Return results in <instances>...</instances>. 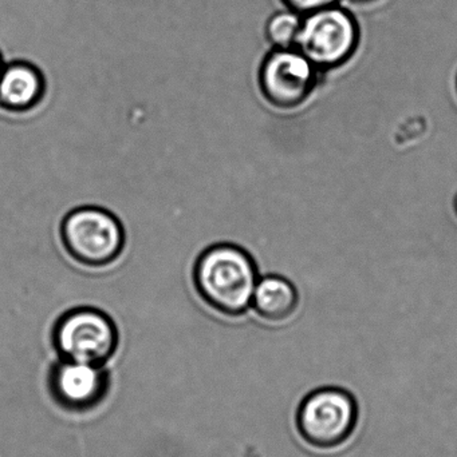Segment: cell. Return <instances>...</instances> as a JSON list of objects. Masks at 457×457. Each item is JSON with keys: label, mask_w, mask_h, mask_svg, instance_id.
<instances>
[{"label": "cell", "mask_w": 457, "mask_h": 457, "mask_svg": "<svg viewBox=\"0 0 457 457\" xmlns=\"http://www.w3.org/2000/svg\"><path fill=\"white\" fill-rule=\"evenodd\" d=\"M258 281L259 273L252 255L230 242L207 247L193 266V285L199 297L228 319H239L251 309Z\"/></svg>", "instance_id": "1"}, {"label": "cell", "mask_w": 457, "mask_h": 457, "mask_svg": "<svg viewBox=\"0 0 457 457\" xmlns=\"http://www.w3.org/2000/svg\"><path fill=\"white\" fill-rule=\"evenodd\" d=\"M294 423L306 447L316 453H337L351 442L359 429V402L348 389L321 386L300 400Z\"/></svg>", "instance_id": "2"}, {"label": "cell", "mask_w": 457, "mask_h": 457, "mask_svg": "<svg viewBox=\"0 0 457 457\" xmlns=\"http://www.w3.org/2000/svg\"><path fill=\"white\" fill-rule=\"evenodd\" d=\"M62 246L70 258L88 269L114 265L126 247L125 228L104 208L80 206L72 209L59 227Z\"/></svg>", "instance_id": "3"}, {"label": "cell", "mask_w": 457, "mask_h": 457, "mask_svg": "<svg viewBox=\"0 0 457 457\" xmlns=\"http://www.w3.org/2000/svg\"><path fill=\"white\" fill-rule=\"evenodd\" d=\"M51 341L61 360L105 367L117 352L120 332L106 312L78 306L59 316Z\"/></svg>", "instance_id": "4"}, {"label": "cell", "mask_w": 457, "mask_h": 457, "mask_svg": "<svg viewBox=\"0 0 457 457\" xmlns=\"http://www.w3.org/2000/svg\"><path fill=\"white\" fill-rule=\"evenodd\" d=\"M361 29L356 16L341 4L303 16L295 48L321 72L345 66L359 51Z\"/></svg>", "instance_id": "5"}, {"label": "cell", "mask_w": 457, "mask_h": 457, "mask_svg": "<svg viewBox=\"0 0 457 457\" xmlns=\"http://www.w3.org/2000/svg\"><path fill=\"white\" fill-rule=\"evenodd\" d=\"M322 74L298 48H274L260 66V93L275 109L295 110L313 96Z\"/></svg>", "instance_id": "6"}, {"label": "cell", "mask_w": 457, "mask_h": 457, "mask_svg": "<svg viewBox=\"0 0 457 457\" xmlns=\"http://www.w3.org/2000/svg\"><path fill=\"white\" fill-rule=\"evenodd\" d=\"M48 388L63 410L86 412L104 402L109 391V375L105 367L59 360L51 368Z\"/></svg>", "instance_id": "7"}, {"label": "cell", "mask_w": 457, "mask_h": 457, "mask_svg": "<svg viewBox=\"0 0 457 457\" xmlns=\"http://www.w3.org/2000/svg\"><path fill=\"white\" fill-rule=\"evenodd\" d=\"M46 82L42 72L27 62H13L0 74V109L11 114H27L42 104Z\"/></svg>", "instance_id": "8"}, {"label": "cell", "mask_w": 457, "mask_h": 457, "mask_svg": "<svg viewBox=\"0 0 457 457\" xmlns=\"http://www.w3.org/2000/svg\"><path fill=\"white\" fill-rule=\"evenodd\" d=\"M300 295L297 287L284 277H263L258 281L252 295L251 309L268 324H284L297 313Z\"/></svg>", "instance_id": "9"}, {"label": "cell", "mask_w": 457, "mask_h": 457, "mask_svg": "<svg viewBox=\"0 0 457 457\" xmlns=\"http://www.w3.org/2000/svg\"><path fill=\"white\" fill-rule=\"evenodd\" d=\"M303 15L284 8L276 11L266 23V37L273 48H294L302 27Z\"/></svg>", "instance_id": "10"}, {"label": "cell", "mask_w": 457, "mask_h": 457, "mask_svg": "<svg viewBox=\"0 0 457 457\" xmlns=\"http://www.w3.org/2000/svg\"><path fill=\"white\" fill-rule=\"evenodd\" d=\"M284 4L290 10L297 11L300 15H308L314 11L330 7V5L340 4L341 0H282Z\"/></svg>", "instance_id": "11"}, {"label": "cell", "mask_w": 457, "mask_h": 457, "mask_svg": "<svg viewBox=\"0 0 457 457\" xmlns=\"http://www.w3.org/2000/svg\"><path fill=\"white\" fill-rule=\"evenodd\" d=\"M3 67H4V64H3L2 56H0V74H2Z\"/></svg>", "instance_id": "12"}, {"label": "cell", "mask_w": 457, "mask_h": 457, "mask_svg": "<svg viewBox=\"0 0 457 457\" xmlns=\"http://www.w3.org/2000/svg\"><path fill=\"white\" fill-rule=\"evenodd\" d=\"M455 212H456V216H457V195H456V198H455Z\"/></svg>", "instance_id": "13"}, {"label": "cell", "mask_w": 457, "mask_h": 457, "mask_svg": "<svg viewBox=\"0 0 457 457\" xmlns=\"http://www.w3.org/2000/svg\"><path fill=\"white\" fill-rule=\"evenodd\" d=\"M356 2H372V0H356Z\"/></svg>", "instance_id": "14"}, {"label": "cell", "mask_w": 457, "mask_h": 457, "mask_svg": "<svg viewBox=\"0 0 457 457\" xmlns=\"http://www.w3.org/2000/svg\"><path fill=\"white\" fill-rule=\"evenodd\" d=\"M456 86H457V82H456Z\"/></svg>", "instance_id": "15"}]
</instances>
